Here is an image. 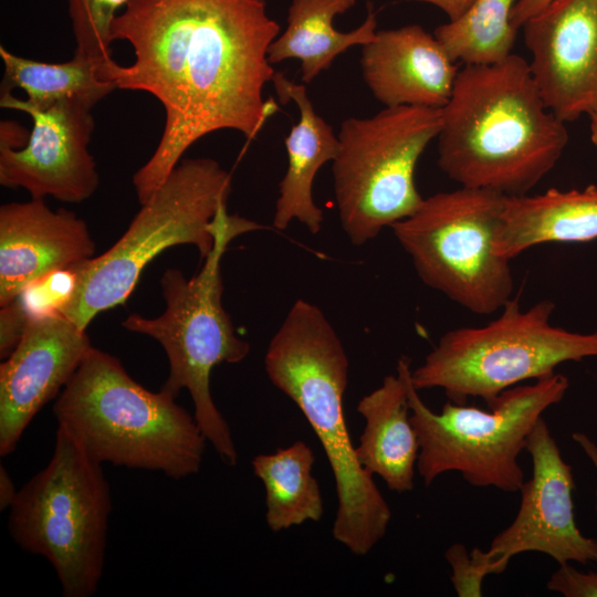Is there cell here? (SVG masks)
<instances>
[{"mask_svg":"<svg viewBox=\"0 0 597 597\" xmlns=\"http://www.w3.org/2000/svg\"><path fill=\"white\" fill-rule=\"evenodd\" d=\"M53 413L94 461L159 472L197 474L208 443L195 416L176 398L150 391L122 362L94 346L56 397Z\"/></svg>","mask_w":597,"mask_h":597,"instance_id":"277c9868","label":"cell"},{"mask_svg":"<svg viewBox=\"0 0 597 597\" xmlns=\"http://www.w3.org/2000/svg\"><path fill=\"white\" fill-rule=\"evenodd\" d=\"M586 115L589 117L590 140L597 149V104Z\"/></svg>","mask_w":597,"mask_h":597,"instance_id":"836d02e7","label":"cell"},{"mask_svg":"<svg viewBox=\"0 0 597 597\" xmlns=\"http://www.w3.org/2000/svg\"><path fill=\"white\" fill-rule=\"evenodd\" d=\"M261 229L260 223L224 210L216 229L214 247L200 271L190 279L174 268L163 273L164 313L157 317L133 313L122 322L127 331L149 336L161 345L169 374L160 389L174 398L182 389L189 392L200 429L229 467L238 463V451L229 423L213 401L210 377L216 366L247 358L251 346L238 335L222 305L221 259L233 239Z\"/></svg>","mask_w":597,"mask_h":597,"instance_id":"5b68a950","label":"cell"},{"mask_svg":"<svg viewBox=\"0 0 597 597\" xmlns=\"http://www.w3.org/2000/svg\"><path fill=\"white\" fill-rule=\"evenodd\" d=\"M444 558L451 567L450 580L459 597L482 596L484 578L503 573L509 565L489 549L473 547L471 552H468L461 543L449 546Z\"/></svg>","mask_w":597,"mask_h":597,"instance_id":"484cf974","label":"cell"},{"mask_svg":"<svg viewBox=\"0 0 597 597\" xmlns=\"http://www.w3.org/2000/svg\"><path fill=\"white\" fill-rule=\"evenodd\" d=\"M440 128L441 108L420 106L385 107L342 122L333 188L342 230L354 245L374 240L421 205L416 168Z\"/></svg>","mask_w":597,"mask_h":597,"instance_id":"8fae6325","label":"cell"},{"mask_svg":"<svg viewBox=\"0 0 597 597\" xmlns=\"http://www.w3.org/2000/svg\"><path fill=\"white\" fill-rule=\"evenodd\" d=\"M264 368L302 411L331 465L338 502L334 540L357 556L368 554L386 535L391 510L357 460L344 411L349 359L317 305L303 298L292 304L268 345Z\"/></svg>","mask_w":597,"mask_h":597,"instance_id":"3957f363","label":"cell"},{"mask_svg":"<svg viewBox=\"0 0 597 597\" xmlns=\"http://www.w3.org/2000/svg\"><path fill=\"white\" fill-rule=\"evenodd\" d=\"M573 440L579 446L586 457L589 459L590 463L594 465L597 472V444L591 440L585 432H573ZM596 501H595V512L597 516V490H596Z\"/></svg>","mask_w":597,"mask_h":597,"instance_id":"d6a6232c","label":"cell"},{"mask_svg":"<svg viewBox=\"0 0 597 597\" xmlns=\"http://www.w3.org/2000/svg\"><path fill=\"white\" fill-rule=\"evenodd\" d=\"M515 0H474L458 19L433 34L449 56L463 64H493L512 54L516 30L511 21Z\"/></svg>","mask_w":597,"mask_h":597,"instance_id":"cb8c5ba5","label":"cell"},{"mask_svg":"<svg viewBox=\"0 0 597 597\" xmlns=\"http://www.w3.org/2000/svg\"><path fill=\"white\" fill-rule=\"evenodd\" d=\"M112 506L102 464L57 427L51 460L18 490L8 528L23 551L51 564L64 597H91L103 576Z\"/></svg>","mask_w":597,"mask_h":597,"instance_id":"52a82bcc","label":"cell"},{"mask_svg":"<svg viewBox=\"0 0 597 597\" xmlns=\"http://www.w3.org/2000/svg\"><path fill=\"white\" fill-rule=\"evenodd\" d=\"M0 57L4 67L1 94L21 88L27 94L23 102L32 107L45 108L67 100L95 106L116 90L100 74L104 60L76 51L66 62L48 63L19 56L1 45Z\"/></svg>","mask_w":597,"mask_h":597,"instance_id":"603a6c76","label":"cell"},{"mask_svg":"<svg viewBox=\"0 0 597 597\" xmlns=\"http://www.w3.org/2000/svg\"><path fill=\"white\" fill-rule=\"evenodd\" d=\"M532 76L564 123L597 104V0H553L522 27Z\"/></svg>","mask_w":597,"mask_h":597,"instance_id":"5bb4252c","label":"cell"},{"mask_svg":"<svg viewBox=\"0 0 597 597\" xmlns=\"http://www.w3.org/2000/svg\"><path fill=\"white\" fill-rule=\"evenodd\" d=\"M532 478L522 484L516 516L491 542L489 551L505 563L517 554L538 552L558 565L597 563V541L585 536L575 520L572 467L563 459L543 417L526 440Z\"/></svg>","mask_w":597,"mask_h":597,"instance_id":"4fadbf2b","label":"cell"},{"mask_svg":"<svg viewBox=\"0 0 597 597\" xmlns=\"http://www.w3.org/2000/svg\"><path fill=\"white\" fill-rule=\"evenodd\" d=\"M565 124L546 105L522 56L464 64L441 108L438 166L462 187L527 195L565 150Z\"/></svg>","mask_w":597,"mask_h":597,"instance_id":"7a4b0ae2","label":"cell"},{"mask_svg":"<svg viewBox=\"0 0 597 597\" xmlns=\"http://www.w3.org/2000/svg\"><path fill=\"white\" fill-rule=\"evenodd\" d=\"M365 84L385 107L442 108L460 67L434 34L419 24L380 30L362 46Z\"/></svg>","mask_w":597,"mask_h":597,"instance_id":"e0dca14e","label":"cell"},{"mask_svg":"<svg viewBox=\"0 0 597 597\" xmlns=\"http://www.w3.org/2000/svg\"><path fill=\"white\" fill-rule=\"evenodd\" d=\"M554 308L552 301L542 300L523 310L512 297L488 324L444 333L411 369L412 385L417 390L440 388L458 405L481 398L489 406L502 391L549 376L563 363L597 357V332L553 325Z\"/></svg>","mask_w":597,"mask_h":597,"instance_id":"ba28073f","label":"cell"},{"mask_svg":"<svg viewBox=\"0 0 597 597\" xmlns=\"http://www.w3.org/2000/svg\"><path fill=\"white\" fill-rule=\"evenodd\" d=\"M410 419L420 451L417 472L426 486L447 472H459L476 488L520 491L525 474L519 457L542 415L565 397L569 381L554 373L530 385L502 391L482 410L448 401L432 411L411 383L410 359L405 356Z\"/></svg>","mask_w":597,"mask_h":597,"instance_id":"9c48e42d","label":"cell"},{"mask_svg":"<svg viewBox=\"0 0 597 597\" xmlns=\"http://www.w3.org/2000/svg\"><path fill=\"white\" fill-rule=\"evenodd\" d=\"M314 462L312 448L301 440L252 459L253 473L265 490V521L272 532L322 519L324 503Z\"/></svg>","mask_w":597,"mask_h":597,"instance_id":"7402d4cb","label":"cell"},{"mask_svg":"<svg viewBox=\"0 0 597 597\" xmlns=\"http://www.w3.org/2000/svg\"><path fill=\"white\" fill-rule=\"evenodd\" d=\"M546 587L564 597H597V570L584 573L572 563L561 564Z\"/></svg>","mask_w":597,"mask_h":597,"instance_id":"83f0119b","label":"cell"},{"mask_svg":"<svg viewBox=\"0 0 597 597\" xmlns=\"http://www.w3.org/2000/svg\"><path fill=\"white\" fill-rule=\"evenodd\" d=\"M365 427L356 446V457L370 475L379 476L391 491L404 493L415 488L420 444L410 419L405 377V356L396 374L365 395L357 405Z\"/></svg>","mask_w":597,"mask_h":597,"instance_id":"d6986e66","label":"cell"},{"mask_svg":"<svg viewBox=\"0 0 597 597\" xmlns=\"http://www.w3.org/2000/svg\"><path fill=\"white\" fill-rule=\"evenodd\" d=\"M272 83L280 102L293 101L300 113L297 123L284 139L287 167L279 184L273 228L285 230L297 221L316 234L322 229L324 213L314 201L313 184L318 170L334 160L338 137L314 109L304 84L295 83L276 71Z\"/></svg>","mask_w":597,"mask_h":597,"instance_id":"ac0fdd59","label":"cell"},{"mask_svg":"<svg viewBox=\"0 0 597 597\" xmlns=\"http://www.w3.org/2000/svg\"><path fill=\"white\" fill-rule=\"evenodd\" d=\"M76 286L75 266L51 272L29 284L15 298L30 318L60 314Z\"/></svg>","mask_w":597,"mask_h":597,"instance_id":"4316f807","label":"cell"},{"mask_svg":"<svg viewBox=\"0 0 597 597\" xmlns=\"http://www.w3.org/2000/svg\"><path fill=\"white\" fill-rule=\"evenodd\" d=\"M128 0H67L75 50L97 60L112 55L111 27Z\"/></svg>","mask_w":597,"mask_h":597,"instance_id":"d4e9b609","label":"cell"},{"mask_svg":"<svg viewBox=\"0 0 597 597\" xmlns=\"http://www.w3.org/2000/svg\"><path fill=\"white\" fill-rule=\"evenodd\" d=\"M231 175L212 158L181 159L103 254L75 265L76 286L61 315L86 329L101 312L124 304L148 263L168 248L212 251L227 210Z\"/></svg>","mask_w":597,"mask_h":597,"instance_id":"8992f818","label":"cell"},{"mask_svg":"<svg viewBox=\"0 0 597 597\" xmlns=\"http://www.w3.org/2000/svg\"><path fill=\"white\" fill-rule=\"evenodd\" d=\"M0 307V356L3 359L20 342L30 317L18 300Z\"/></svg>","mask_w":597,"mask_h":597,"instance_id":"f1b7e54d","label":"cell"},{"mask_svg":"<svg viewBox=\"0 0 597 597\" xmlns=\"http://www.w3.org/2000/svg\"><path fill=\"white\" fill-rule=\"evenodd\" d=\"M93 345L61 314L30 318L0 365V454L12 453L35 415L57 397Z\"/></svg>","mask_w":597,"mask_h":597,"instance_id":"9a60e30c","label":"cell"},{"mask_svg":"<svg viewBox=\"0 0 597 597\" xmlns=\"http://www.w3.org/2000/svg\"><path fill=\"white\" fill-rule=\"evenodd\" d=\"M94 256L88 227L74 212L33 198L0 207V306L38 279Z\"/></svg>","mask_w":597,"mask_h":597,"instance_id":"2e32d148","label":"cell"},{"mask_svg":"<svg viewBox=\"0 0 597 597\" xmlns=\"http://www.w3.org/2000/svg\"><path fill=\"white\" fill-rule=\"evenodd\" d=\"M553 0H516L512 10L511 21L513 27L519 30L532 17L542 11Z\"/></svg>","mask_w":597,"mask_h":597,"instance_id":"f546056e","label":"cell"},{"mask_svg":"<svg viewBox=\"0 0 597 597\" xmlns=\"http://www.w3.org/2000/svg\"><path fill=\"white\" fill-rule=\"evenodd\" d=\"M279 34L265 0H128L111 36L127 41L135 60H107L100 74L115 88L151 94L165 109L157 148L133 176L140 205L197 140L221 129L252 140L279 111L263 97Z\"/></svg>","mask_w":597,"mask_h":597,"instance_id":"6da1fadb","label":"cell"},{"mask_svg":"<svg viewBox=\"0 0 597 597\" xmlns=\"http://www.w3.org/2000/svg\"><path fill=\"white\" fill-rule=\"evenodd\" d=\"M428 3L440 9L449 19L453 21L460 18L472 4L474 0H405Z\"/></svg>","mask_w":597,"mask_h":597,"instance_id":"4dcf8cb0","label":"cell"},{"mask_svg":"<svg viewBox=\"0 0 597 597\" xmlns=\"http://www.w3.org/2000/svg\"><path fill=\"white\" fill-rule=\"evenodd\" d=\"M355 3L356 0H292L286 28L269 48V62L273 65L285 60H298L302 82L312 83L349 48L363 46L374 40L377 18L370 2H367V15L358 28L348 32L335 29V17Z\"/></svg>","mask_w":597,"mask_h":597,"instance_id":"44dd1931","label":"cell"},{"mask_svg":"<svg viewBox=\"0 0 597 597\" xmlns=\"http://www.w3.org/2000/svg\"><path fill=\"white\" fill-rule=\"evenodd\" d=\"M597 239V187L548 189L538 195L505 198L496 235V252L512 260L546 242Z\"/></svg>","mask_w":597,"mask_h":597,"instance_id":"ffe728a7","label":"cell"},{"mask_svg":"<svg viewBox=\"0 0 597 597\" xmlns=\"http://www.w3.org/2000/svg\"><path fill=\"white\" fill-rule=\"evenodd\" d=\"M505 198L460 186L391 226L420 280L474 314L501 311L514 291L510 260L495 248Z\"/></svg>","mask_w":597,"mask_h":597,"instance_id":"30bf717a","label":"cell"},{"mask_svg":"<svg viewBox=\"0 0 597 597\" xmlns=\"http://www.w3.org/2000/svg\"><path fill=\"white\" fill-rule=\"evenodd\" d=\"M18 490L3 465L0 468V509L7 510L11 506L15 499Z\"/></svg>","mask_w":597,"mask_h":597,"instance_id":"1f68e13d","label":"cell"},{"mask_svg":"<svg viewBox=\"0 0 597 597\" xmlns=\"http://www.w3.org/2000/svg\"><path fill=\"white\" fill-rule=\"evenodd\" d=\"M0 106L27 113L33 123L23 146L0 144L2 186L23 188L33 199L51 196L70 203L82 202L96 191L100 177L88 151L94 106L67 100L36 108L12 93L1 94Z\"/></svg>","mask_w":597,"mask_h":597,"instance_id":"7c38bea8","label":"cell"}]
</instances>
